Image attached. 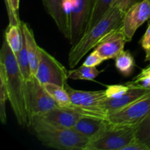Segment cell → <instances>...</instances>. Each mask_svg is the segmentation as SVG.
<instances>
[{
	"label": "cell",
	"instance_id": "obj_25",
	"mask_svg": "<svg viewBox=\"0 0 150 150\" xmlns=\"http://www.w3.org/2000/svg\"><path fill=\"white\" fill-rule=\"evenodd\" d=\"M8 100L7 86L2 77H0V121L2 124H6V101Z\"/></svg>",
	"mask_w": 150,
	"mask_h": 150
},
{
	"label": "cell",
	"instance_id": "obj_22",
	"mask_svg": "<svg viewBox=\"0 0 150 150\" xmlns=\"http://www.w3.org/2000/svg\"><path fill=\"white\" fill-rule=\"evenodd\" d=\"M16 55V61H17L18 64L19 69H20L21 74L23 76V79L25 81L29 80L33 75L32 73L30 67V62H29V56H28L27 51H26V44H25L24 39H23V45L18 54H15Z\"/></svg>",
	"mask_w": 150,
	"mask_h": 150
},
{
	"label": "cell",
	"instance_id": "obj_16",
	"mask_svg": "<svg viewBox=\"0 0 150 150\" xmlns=\"http://www.w3.org/2000/svg\"><path fill=\"white\" fill-rule=\"evenodd\" d=\"M106 120L83 116L76 122L73 128L83 136L92 139L106 126Z\"/></svg>",
	"mask_w": 150,
	"mask_h": 150
},
{
	"label": "cell",
	"instance_id": "obj_1",
	"mask_svg": "<svg viewBox=\"0 0 150 150\" xmlns=\"http://www.w3.org/2000/svg\"><path fill=\"white\" fill-rule=\"evenodd\" d=\"M0 77L7 86L8 100L18 123L21 126L29 125L26 100V85L16 55L4 38L0 51Z\"/></svg>",
	"mask_w": 150,
	"mask_h": 150
},
{
	"label": "cell",
	"instance_id": "obj_21",
	"mask_svg": "<svg viewBox=\"0 0 150 150\" xmlns=\"http://www.w3.org/2000/svg\"><path fill=\"white\" fill-rule=\"evenodd\" d=\"M101 72L96 67H89L82 64L79 68L68 71V78L72 80L93 81Z\"/></svg>",
	"mask_w": 150,
	"mask_h": 150
},
{
	"label": "cell",
	"instance_id": "obj_32",
	"mask_svg": "<svg viewBox=\"0 0 150 150\" xmlns=\"http://www.w3.org/2000/svg\"><path fill=\"white\" fill-rule=\"evenodd\" d=\"M10 3H11L12 7H13V10L16 13H18L19 9V3H20V0H10Z\"/></svg>",
	"mask_w": 150,
	"mask_h": 150
},
{
	"label": "cell",
	"instance_id": "obj_29",
	"mask_svg": "<svg viewBox=\"0 0 150 150\" xmlns=\"http://www.w3.org/2000/svg\"><path fill=\"white\" fill-rule=\"evenodd\" d=\"M122 150H150L144 144L142 143L136 139H133L130 144L125 146Z\"/></svg>",
	"mask_w": 150,
	"mask_h": 150
},
{
	"label": "cell",
	"instance_id": "obj_33",
	"mask_svg": "<svg viewBox=\"0 0 150 150\" xmlns=\"http://www.w3.org/2000/svg\"><path fill=\"white\" fill-rule=\"evenodd\" d=\"M145 61L150 62V48L147 51H146V57H145Z\"/></svg>",
	"mask_w": 150,
	"mask_h": 150
},
{
	"label": "cell",
	"instance_id": "obj_2",
	"mask_svg": "<svg viewBox=\"0 0 150 150\" xmlns=\"http://www.w3.org/2000/svg\"><path fill=\"white\" fill-rule=\"evenodd\" d=\"M125 13L113 6L94 27L83 34L81 39L72 45L68 56L70 68H74L91 50L96 48L107 36L121 27Z\"/></svg>",
	"mask_w": 150,
	"mask_h": 150
},
{
	"label": "cell",
	"instance_id": "obj_5",
	"mask_svg": "<svg viewBox=\"0 0 150 150\" xmlns=\"http://www.w3.org/2000/svg\"><path fill=\"white\" fill-rule=\"evenodd\" d=\"M64 88L73 103L65 109L75 111L83 116L106 120L107 114L102 106L103 103L106 99L105 90H78L71 88L67 83Z\"/></svg>",
	"mask_w": 150,
	"mask_h": 150
},
{
	"label": "cell",
	"instance_id": "obj_35",
	"mask_svg": "<svg viewBox=\"0 0 150 150\" xmlns=\"http://www.w3.org/2000/svg\"><path fill=\"white\" fill-rule=\"evenodd\" d=\"M149 1H150V0H149Z\"/></svg>",
	"mask_w": 150,
	"mask_h": 150
},
{
	"label": "cell",
	"instance_id": "obj_34",
	"mask_svg": "<svg viewBox=\"0 0 150 150\" xmlns=\"http://www.w3.org/2000/svg\"><path fill=\"white\" fill-rule=\"evenodd\" d=\"M147 67H149V68H150V64H149V65H148V66H147Z\"/></svg>",
	"mask_w": 150,
	"mask_h": 150
},
{
	"label": "cell",
	"instance_id": "obj_7",
	"mask_svg": "<svg viewBox=\"0 0 150 150\" xmlns=\"http://www.w3.org/2000/svg\"><path fill=\"white\" fill-rule=\"evenodd\" d=\"M25 85L29 122L34 117L40 116L52 108L59 107L35 76L26 81Z\"/></svg>",
	"mask_w": 150,
	"mask_h": 150
},
{
	"label": "cell",
	"instance_id": "obj_31",
	"mask_svg": "<svg viewBox=\"0 0 150 150\" xmlns=\"http://www.w3.org/2000/svg\"><path fill=\"white\" fill-rule=\"evenodd\" d=\"M141 44H142V48L146 51H147L150 48V23L142 38Z\"/></svg>",
	"mask_w": 150,
	"mask_h": 150
},
{
	"label": "cell",
	"instance_id": "obj_11",
	"mask_svg": "<svg viewBox=\"0 0 150 150\" xmlns=\"http://www.w3.org/2000/svg\"><path fill=\"white\" fill-rule=\"evenodd\" d=\"M128 40L125 35L122 26L107 36L95 50L104 60L115 59L120 53L124 51L125 45Z\"/></svg>",
	"mask_w": 150,
	"mask_h": 150
},
{
	"label": "cell",
	"instance_id": "obj_17",
	"mask_svg": "<svg viewBox=\"0 0 150 150\" xmlns=\"http://www.w3.org/2000/svg\"><path fill=\"white\" fill-rule=\"evenodd\" d=\"M114 0H95L89 21L86 26V32L95 26L113 7Z\"/></svg>",
	"mask_w": 150,
	"mask_h": 150
},
{
	"label": "cell",
	"instance_id": "obj_6",
	"mask_svg": "<svg viewBox=\"0 0 150 150\" xmlns=\"http://www.w3.org/2000/svg\"><path fill=\"white\" fill-rule=\"evenodd\" d=\"M95 0H64V5L68 18V38L73 45L86 31Z\"/></svg>",
	"mask_w": 150,
	"mask_h": 150
},
{
	"label": "cell",
	"instance_id": "obj_27",
	"mask_svg": "<svg viewBox=\"0 0 150 150\" xmlns=\"http://www.w3.org/2000/svg\"><path fill=\"white\" fill-rule=\"evenodd\" d=\"M4 4H5L6 10L7 11L9 18V24L12 25H18V26H21V21H20L18 17V13L15 12L12 7L10 0H4Z\"/></svg>",
	"mask_w": 150,
	"mask_h": 150
},
{
	"label": "cell",
	"instance_id": "obj_15",
	"mask_svg": "<svg viewBox=\"0 0 150 150\" xmlns=\"http://www.w3.org/2000/svg\"><path fill=\"white\" fill-rule=\"evenodd\" d=\"M21 29L26 44V51L29 56L31 70L32 75L35 76L39 62L40 47L37 43L33 31L28 23L21 22Z\"/></svg>",
	"mask_w": 150,
	"mask_h": 150
},
{
	"label": "cell",
	"instance_id": "obj_10",
	"mask_svg": "<svg viewBox=\"0 0 150 150\" xmlns=\"http://www.w3.org/2000/svg\"><path fill=\"white\" fill-rule=\"evenodd\" d=\"M150 20V1L142 0L134 2L125 13L122 28L128 41H130L136 30Z\"/></svg>",
	"mask_w": 150,
	"mask_h": 150
},
{
	"label": "cell",
	"instance_id": "obj_8",
	"mask_svg": "<svg viewBox=\"0 0 150 150\" xmlns=\"http://www.w3.org/2000/svg\"><path fill=\"white\" fill-rule=\"evenodd\" d=\"M35 76L42 84L51 83L64 87L69 79L65 67L41 47Z\"/></svg>",
	"mask_w": 150,
	"mask_h": 150
},
{
	"label": "cell",
	"instance_id": "obj_4",
	"mask_svg": "<svg viewBox=\"0 0 150 150\" xmlns=\"http://www.w3.org/2000/svg\"><path fill=\"white\" fill-rule=\"evenodd\" d=\"M136 127L108 122L106 126L90 139L86 150H122L136 139Z\"/></svg>",
	"mask_w": 150,
	"mask_h": 150
},
{
	"label": "cell",
	"instance_id": "obj_13",
	"mask_svg": "<svg viewBox=\"0 0 150 150\" xmlns=\"http://www.w3.org/2000/svg\"><path fill=\"white\" fill-rule=\"evenodd\" d=\"M149 94L150 89L130 88V89L120 98L105 99L103 103L102 106L108 116V114L122 109Z\"/></svg>",
	"mask_w": 150,
	"mask_h": 150
},
{
	"label": "cell",
	"instance_id": "obj_9",
	"mask_svg": "<svg viewBox=\"0 0 150 150\" xmlns=\"http://www.w3.org/2000/svg\"><path fill=\"white\" fill-rule=\"evenodd\" d=\"M150 114V94L122 109L111 113L106 120L121 125H137Z\"/></svg>",
	"mask_w": 150,
	"mask_h": 150
},
{
	"label": "cell",
	"instance_id": "obj_19",
	"mask_svg": "<svg viewBox=\"0 0 150 150\" xmlns=\"http://www.w3.org/2000/svg\"><path fill=\"white\" fill-rule=\"evenodd\" d=\"M43 85L48 94L56 101L60 108H66L73 104L70 100L69 94L64 86L51 83H47Z\"/></svg>",
	"mask_w": 150,
	"mask_h": 150
},
{
	"label": "cell",
	"instance_id": "obj_30",
	"mask_svg": "<svg viewBox=\"0 0 150 150\" xmlns=\"http://www.w3.org/2000/svg\"><path fill=\"white\" fill-rule=\"evenodd\" d=\"M134 1L135 0H114L113 6L125 12L134 3Z\"/></svg>",
	"mask_w": 150,
	"mask_h": 150
},
{
	"label": "cell",
	"instance_id": "obj_18",
	"mask_svg": "<svg viewBox=\"0 0 150 150\" xmlns=\"http://www.w3.org/2000/svg\"><path fill=\"white\" fill-rule=\"evenodd\" d=\"M4 39L15 54L21 51L23 42L21 26L9 24L4 32Z\"/></svg>",
	"mask_w": 150,
	"mask_h": 150
},
{
	"label": "cell",
	"instance_id": "obj_3",
	"mask_svg": "<svg viewBox=\"0 0 150 150\" xmlns=\"http://www.w3.org/2000/svg\"><path fill=\"white\" fill-rule=\"evenodd\" d=\"M35 136L48 147L61 150H86L90 139L79 133L74 128L56 127L36 116L31 119Z\"/></svg>",
	"mask_w": 150,
	"mask_h": 150
},
{
	"label": "cell",
	"instance_id": "obj_26",
	"mask_svg": "<svg viewBox=\"0 0 150 150\" xmlns=\"http://www.w3.org/2000/svg\"><path fill=\"white\" fill-rule=\"evenodd\" d=\"M130 89V87L126 85L116 84L107 86L106 89L105 90L106 99H116L124 95L127 91Z\"/></svg>",
	"mask_w": 150,
	"mask_h": 150
},
{
	"label": "cell",
	"instance_id": "obj_23",
	"mask_svg": "<svg viewBox=\"0 0 150 150\" xmlns=\"http://www.w3.org/2000/svg\"><path fill=\"white\" fill-rule=\"evenodd\" d=\"M136 139L150 149V114L136 125Z\"/></svg>",
	"mask_w": 150,
	"mask_h": 150
},
{
	"label": "cell",
	"instance_id": "obj_28",
	"mask_svg": "<svg viewBox=\"0 0 150 150\" xmlns=\"http://www.w3.org/2000/svg\"><path fill=\"white\" fill-rule=\"evenodd\" d=\"M103 61H105L104 59L102 58L99 53L95 49V51H92L88 56L83 64L85 66H89V67H96V66L100 64Z\"/></svg>",
	"mask_w": 150,
	"mask_h": 150
},
{
	"label": "cell",
	"instance_id": "obj_14",
	"mask_svg": "<svg viewBox=\"0 0 150 150\" xmlns=\"http://www.w3.org/2000/svg\"><path fill=\"white\" fill-rule=\"evenodd\" d=\"M47 13L55 22L59 30L67 39L68 18L64 5V0H42Z\"/></svg>",
	"mask_w": 150,
	"mask_h": 150
},
{
	"label": "cell",
	"instance_id": "obj_24",
	"mask_svg": "<svg viewBox=\"0 0 150 150\" xmlns=\"http://www.w3.org/2000/svg\"><path fill=\"white\" fill-rule=\"evenodd\" d=\"M126 84L130 88L150 89V68L145 67L133 81Z\"/></svg>",
	"mask_w": 150,
	"mask_h": 150
},
{
	"label": "cell",
	"instance_id": "obj_12",
	"mask_svg": "<svg viewBox=\"0 0 150 150\" xmlns=\"http://www.w3.org/2000/svg\"><path fill=\"white\" fill-rule=\"evenodd\" d=\"M38 117L56 127L73 128L76 122L83 115L70 110L57 107Z\"/></svg>",
	"mask_w": 150,
	"mask_h": 150
},
{
	"label": "cell",
	"instance_id": "obj_20",
	"mask_svg": "<svg viewBox=\"0 0 150 150\" xmlns=\"http://www.w3.org/2000/svg\"><path fill=\"white\" fill-rule=\"evenodd\" d=\"M115 66L122 75L128 76L133 73L135 60L130 51H122L115 59Z\"/></svg>",
	"mask_w": 150,
	"mask_h": 150
}]
</instances>
